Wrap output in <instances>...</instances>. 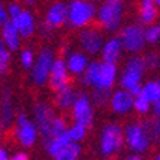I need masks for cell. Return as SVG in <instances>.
Instances as JSON below:
<instances>
[{"label": "cell", "mask_w": 160, "mask_h": 160, "mask_svg": "<svg viewBox=\"0 0 160 160\" xmlns=\"http://www.w3.org/2000/svg\"><path fill=\"white\" fill-rule=\"evenodd\" d=\"M118 63L105 62V61H89L88 67L79 77L82 85L91 89L111 91L118 78Z\"/></svg>", "instance_id": "cell-1"}, {"label": "cell", "mask_w": 160, "mask_h": 160, "mask_svg": "<svg viewBox=\"0 0 160 160\" xmlns=\"http://www.w3.org/2000/svg\"><path fill=\"white\" fill-rule=\"evenodd\" d=\"M146 72L144 58L138 53H131V56L126 61L123 69L118 72V84L121 88L136 97L140 94L143 85V77Z\"/></svg>", "instance_id": "cell-2"}, {"label": "cell", "mask_w": 160, "mask_h": 160, "mask_svg": "<svg viewBox=\"0 0 160 160\" xmlns=\"http://www.w3.org/2000/svg\"><path fill=\"white\" fill-rule=\"evenodd\" d=\"M124 20V0H101L95 12V22L105 32H118Z\"/></svg>", "instance_id": "cell-3"}, {"label": "cell", "mask_w": 160, "mask_h": 160, "mask_svg": "<svg viewBox=\"0 0 160 160\" xmlns=\"http://www.w3.org/2000/svg\"><path fill=\"white\" fill-rule=\"evenodd\" d=\"M43 143L46 154L55 160H77L82 154L81 143L72 142L68 137L67 130Z\"/></svg>", "instance_id": "cell-4"}, {"label": "cell", "mask_w": 160, "mask_h": 160, "mask_svg": "<svg viewBox=\"0 0 160 160\" xmlns=\"http://www.w3.org/2000/svg\"><path fill=\"white\" fill-rule=\"evenodd\" d=\"M97 6L89 0H72L67 4V25L71 29H82L95 20Z\"/></svg>", "instance_id": "cell-5"}, {"label": "cell", "mask_w": 160, "mask_h": 160, "mask_svg": "<svg viewBox=\"0 0 160 160\" xmlns=\"http://www.w3.org/2000/svg\"><path fill=\"white\" fill-rule=\"evenodd\" d=\"M124 147L123 127L117 123H107L100 133L98 149L102 157H112L118 154Z\"/></svg>", "instance_id": "cell-6"}, {"label": "cell", "mask_w": 160, "mask_h": 160, "mask_svg": "<svg viewBox=\"0 0 160 160\" xmlns=\"http://www.w3.org/2000/svg\"><path fill=\"white\" fill-rule=\"evenodd\" d=\"M124 134V146L131 153L144 154L152 147V140L146 131L143 123H130L123 128Z\"/></svg>", "instance_id": "cell-7"}, {"label": "cell", "mask_w": 160, "mask_h": 160, "mask_svg": "<svg viewBox=\"0 0 160 160\" xmlns=\"http://www.w3.org/2000/svg\"><path fill=\"white\" fill-rule=\"evenodd\" d=\"M15 138L23 149H32L39 140V130L35 121L25 112L16 114L15 118Z\"/></svg>", "instance_id": "cell-8"}, {"label": "cell", "mask_w": 160, "mask_h": 160, "mask_svg": "<svg viewBox=\"0 0 160 160\" xmlns=\"http://www.w3.org/2000/svg\"><path fill=\"white\" fill-rule=\"evenodd\" d=\"M118 39L121 42L124 52L138 53L144 48V28L142 23H130L118 29Z\"/></svg>", "instance_id": "cell-9"}, {"label": "cell", "mask_w": 160, "mask_h": 160, "mask_svg": "<svg viewBox=\"0 0 160 160\" xmlns=\"http://www.w3.org/2000/svg\"><path fill=\"white\" fill-rule=\"evenodd\" d=\"M53 59H55V53L49 48H43L35 56V62L30 68V79L36 87L48 85L49 71H51Z\"/></svg>", "instance_id": "cell-10"}, {"label": "cell", "mask_w": 160, "mask_h": 160, "mask_svg": "<svg viewBox=\"0 0 160 160\" xmlns=\"http://www.w3.org/2000/svg\"><path fill=\"white\" fill-rule=\"evenodd\" d=\"M95 105L92 104L91 97L85 92H78L74 104L71 107V114L74 118V123H79L82 126L91 128L95 118Z\"/></svg>", "instance_id": "cell-11"}, {"label": "cell", "mask_w": 160, "mask_h": 160, "mask_svg": "<svg viewBox=\"0 0 160 160\" xmlns=\"http://www.w3.org/2000/svg\"><path fill=\"white\" fill-rule=\"evenodd\" d=\"M104 33L100 28L95 26H85L79 29L78 43L82 52H85L88 56H95L100 53V49L104 43Z\"/></svg>", "instance_id": "cell-12"}, {"label": "cell", "mask_w": 160, "mask_h": 160, "mask_svg": "<svg viewBox=\"0 0 160 160\" xmlns=\"http://www.w3.org/2000/svg\"><path fill=\"white\" fill-rule=\"evenodd\" d=\"M133 101L134 97L127 89L120 88L116 91H111L108 105L111 108V111L117 116H127L133 111Z\"/></svg>", "instance_id": "cell-13"}, {"label": "cell", "mask_w": 160, "mask_h": 160, "mask_svg": "<svg viewBox=\"0 0 160 160\" xmlns=\"http://www.w3.org/2000/svg\"><path fill=\"white\" fill-rule=\"evenodd\" d=\"M69 78H71V75H69L68 68L65 65V59L55 56V59L52 62V67H51V71H49L48 85L55 91V89L69 84Z\"/></svg>", "instance_id": "cell-14"}, {"label": "cell", "mask_w": 160, "mask_h": 160, "mask_svg": "<svg viewBox=\"0 0 160 160\" xmlns=\"http://www.w3.org/2000/svg\"><path fill=\"white\" fill-rule=\"evenodd\" d=\"M123 46H121V42H120L118 36H112L104 39V43L100 49L101 59L105 61V62H111V63H118L121 61V56H123Z\"/></svg>", "instance_id": "cell-15"}, {"label": "cell", "mask_w": 160, "mask_h": 160, "mask_svg": "<svg viewBox=\"0 0 160 160\" xmlns=\"http://www.w3.org/2000/svg\"><path fill=\"white\" fill-rule=\"evenodd\" d=\"M63 59H65V65L68 68L69 75H74L78 78L82 75V72L85 71V68L89 63L88 55L82 51H71V52L67 53V56Z\"/></svg>", "instance_id": "cell-16"}, {"label": "cell", "mask_w": 160, "mask_h": 160, "mask_svg": "<svg viewBox=\"0 0 160 160\" xmlns=\"http://www.w3.org/2000/svg\"><path fill=\"white\" fill-rule=\"evenodd\" d=\"M10 22L15 25L16 29H18L19 33H20V36L25 38V39L33 36V33L36 32V22H35V18L28 9H22L20 13H19L18 16H15Z\"/></svg>", "instance_id": "cell-17"}, {"label": "cell", "mask_w": 160, "mask_h": 160, "mask_svg": "<svg viewBox=\"0 0 160 160\" xmlns=\"http://www.w3.org/2000/svg\"><path fill=\"white\" fill-rule=\"evenodd\" d=\"M67 22V3L63 2H55L51 4L45 15V25H48L51 29H58L63 26Z\"/></svg>", "instance_id": "cell-18"}, {"label": "cell", "mask_w": 160, "mask_h": 160, "mask_svg": "<svg viewBox=\"0 0 160 160\" xmlns=\"http://www.w3.org/2000/svg\"><path fill=\"white\" fill-rule=\"evenodd\" d=\"M77 94H78V91L71 84H67V85L55 89V95H53L55 107L62 110V111H69L75 98H77Z\"/></svg>", "instance_id": "cell-19"}, {"label": "cell", "mask_w": 160, "mask_h": 160, "mask_svg": "<svg viewBox=\"0 0 160 160\" xmlns=\"http://www.w3.org/2000/svg\"><path fill=\"white\" fill-rule=\"evenodd\" d=\"M16 118V108L12 100V94L9 89H3L0 92V120L6 127L13 126Z\"/></svg>", "instance_id": "cell-20"}, {"label": "cell", "mask_w": 160, "mask_h": 160, "mask_svg": "<svg viewBox=\"0 0 160 160\" xmlns=\"http://www.w3.org/2000/svg\"><path fill=\"white\" fill-rule=\"evenodd\" d=\"M2 29V35H0V39L3 41V43L10 49V52H15V51H19L20 49V43H22L23 38L20 36L19 30L16 29V26L9 20L4 25L0 26Z\"/></svg>", "instance_id": "cell-21"}, {"label": "cell", "mask_w": 160, "mask_h": 160, "mask_svg": "<svg viewBox=\"0 0 160 160\" xmlns=\"http://www.w3.org/2000/svg\"><path fill=\"white\" fill-rule=\"evenodd\" d=\"M55 110H53L48 102L45 101H39L33 107V121L38 126V130L41 133L45 127L51 123V120L55 117Z\"/></svg>", "instance_id": "cell-22"}, {"label": "cell", "mask_w": 160, "mask_h": 160, "mask_svg": "<svg viewBox=\"0 0 160 160\" xmlns=\"http://www.w3.org/2000/svg\"><path fill=\"white\" fill-rule=\"evenodd\" d=\"M159 10L154 0H140L138 3V20L142 25H152L156 22Z\"/></svg>", "instance_id": "cell-23"}, {"label": "cell", "mask_w": 160, "mask_h": 160, "mask_svg": "<svg viewBox=\"0 0 160 160\" xmlns=\"http://www.w3.org/2000/svg\"><path fill=\"white\" fill-rule=\"evenodd\" d=\"M67 127H68L67 120L61 116H55L51 120V123L39 133V137H42L43 142H46L49 138H52V137H55V136H58V134L63 133V131L67 130Z\"/></svg>", "instance_id": "cell-24"}, {"label": "cell", "mask_w": 160, "mask_h": 160, "mask_svg": "<svg viewBox=\"0 0 160 160\" xmlns=\"http://www.w3.org/2000/svg\"><path fill=\"white\" fill-rule=\"evenodd\" d=\"M146 131L149 134L152 144H159L160 143V117H156L152 120H143L142 121Z\"/></svg>", "instance_id": "cell-25"}, {"label": "cell", "mask_w": 160, "mask_h": 160, "mask_svg": "<svg viewBox=\"0 0 160 160\" xmlns=\"http://www.w3.org/2000/svg\"><path fill=\"white\" fill-rule=\"evenodd\" d=\"M140 95H143L144 98L150 101V102H154L156 100L160 98V82L159 81H147L142 85V91H140Z\"/></svg>", "instance_id": "cell-26"}, {"label": "cell", "mask_w": 160, "mask_h": 160, "mask_svg": "<svg viewBox=\"0 0 160 160\" xmlns=\"http://www.w3.org/2000/svg\"><path fill=\"white\" fill-rule=\"evenodd\" d=\"M67 134H68V137L71 138L72 142L81 143V142H84V140L87 138L88 127L82 126V124H79V123H74L72 126L67 127Z\"/></svg>", "instance_id": "cell-27"}, {"label": "cell", "mask_w": 160, "mask_h": 160, "mask_svg": "<svg viewBox=\"0 0 160 160\" xmlns=\"http://www.w3.org/2000/svg\"><path fill=\"white\" fill-rule=\"evenodd\" d=\"M152 110V102L143 95H136L133 101V111H136L138 116H147Z\"/></svg>", "instance_id": "cell-28"}, {"label": "cell", "mask_w": 160, "mask_h": 160, "mask_svg": "<svg viewBox=\"0 0 160 160\" xmlns=\"http://www.w3.org/2000/svg\"><path fill=\"white\" fill-rule=\"evenodd\" d=\"M10 49L3 43V41L0 39V75H4L10 68Z\"/></svg>", "instance_id": "cell-29"}, {"label": "cell", "mask_w": 160, "mask_h": 160, "mask_svg": "<svg viewBox=\"0 0 160 160\" xmlns=\"http://www.w3.org/2000/svg\"><path fill=\"white\" fill-rule=\"evenodd\" d=\"M144 39L146 43L156 45L160 42V23H152L147 25V28L144 29Z\"/></svg>", "instance_id": "cell-30"}, {"label": "cell", "mask_w": 160, "mask_h": 160, "mask_svg": "<svg viewBox=\"0 0 160 160\" xmlns=\"http://www.w3.org/2000/svg\"><path fill=\"white\" fill-rule=\"evenodd\" d=\"M111 91H102V89H92V95H91V101L95 107H104L108 104Z\"/></svg>", "instance_id": "cell-31"}, {"label": "cell", "mask_w": 160, "mask_h": 160, "mask_svg": "<svg viewBox=\"0 0 160 160\" xmlns=\"http://www.w3.org/2000/svg\"><path fill=\"white\" fill-rule=\"evenodd\" d=\"M19 61H20V65H22L25 69H30L32 65L35 62V52L32 49H22L20 51V55H19Z\"/></svg>", "instance_id": "cell-32"}, {"label": "cell", "mask_w": 160, "mask_h": 160, "mask_svg": "<svg viewBox=\"0 0 160 160\" xmlns=\"http://www.w3.org/2000/svg\"><path fill=\"white\" fill-rule=\"evenodd\" d=\"M144 58V63H146V69H157L160 67V56L157 53L152 52L147 53Z\"/></svg>", "instance_id": "cell-33"}, {"label": "cell", "mask_w": 160, "mask_h": 160, "mask_svg": "<svg viewBox=\"0 0 160 160\" xmlns=\"http://www.w3.org/2000/svg\"><path fill=\"white\" fill-rule=\"evenodd\" d=\"M22 6L19 3H16V2H12L8 6V13H9V20H12V19L15 18V16H18L19 13H20V10H22Z\"/></svg>", "instance_id": "cell-34"}, {"label": "cell", "mask_w": 160, "mask_h": 160, "mask_svg": "<svg viewBox=\"0 0 160 160\" xmlns=\"http://www.w3.org/2000/svg\"><path fill=\"white\" fill-rule=\"evenodd\" d=\"M9 22V13H8V6H4L3 3H0V26Z\"/></svg>", "instance_id": "cell-35"}, {"label": "cell", "mask_w": 160, "mask_h": 160, "mask_svg": "<svg viewBox=\"0 0 160 160\" xmlns=\"http://www.w3.org/2000/svg\"><path fill=\"white\" fill-rule=\"evenodd\" d=\"M10 159L12 160H28L29 159V154L25 150H18L13 154H10Z\"/></svg>", "instance_id": "cell-36"}, {"label": "cell", "mask_w": 160, "mask_h": 160, "mask_svg": "<svg viewBox=\"0 0 160 160\" xmlns=\"http://www.w3.org/2000/svg\"><path fill=\"white\" fill-rule=\"evenodd\" d=\"M150 111L153 112V116L160 117V98L156 100L154 102H152V110H150Z\"/></svg>", "instance_id": "cell-37"}, {"label": "cell", "mask_w": 160, "mask_h": 160, "mask_svg": "<svg viewBox=\"0 0 160 160\" xmlns=\"http://www.w3.org/2000/svg\"><path fill=\"white\" fill-rule=\"evenodd\" d=\"M10 159V153H9V150L4 147V146H2V143H0V160H9Z\"/></svg>", "instance_id": "cell-38"}, {"label": "cell", "mask_w": 160, "mask_h": 160, "mask_svg": "<svg viewBox=\"0 0 160 160\" xmlns=\"http://www.w3.org/2000/svg\"><path fill=\"white\" fill-rule=\"evenodd\" d=\"M6 128H8V127L4 126V123H3V121H2V120H0V143L3 142V137H4V131H6Z\"/></svg>", "instance_id": "cell-39"}, {"label": "cell", "mask_w": 160, "mask_h": 160, "mask_svg": "<svg viewBox=\"0 0 160 160\" xmlns=\"http://www.w3.org/2000/svg\"><path fill=\"white\" fill-rule=\"evenodd\" d=\"M127 159L128 160H142L143 156L142 154H137V153H130V154L127 156Z\"/></svg>", "instance_id": "cell-40"}, {"label": "cell", "mask_w": 160, "mask_h": 160, "mask_svg": "<svg viewBox=\"0 0 160 160\" xmlns=\"http://www.w3.org/2000/svg\"><path fill=\"white\" fill-rule=\"evenodd\" d=\"M38 0H23V3L26 4V6H33V4H36Z\"/></svg>", "instance_id": "cell-41"}, {"label": "cell", "mask_w": 160, "mask_h": 160, "mask_svg": "<svg viewBox=\"0 0 160 160\" xmlns=\"http://www.w3.org/2000/svg\"><path fill=\"white\" fill-rule=\"evenodd\" d=\"M154 3L157 4V8H160V0H154Z\"/></svg>", "instance_id": "cell-42"}, {"label": "cell", "mask_w": 160, "mask_h": 160, "mask_svg": "<svg viewBox=\"0 0 160 160\" xmlns=\"http://www.w3.org/2000/svg\"><path fill=\"white\" fill-rule=\"evenodd\" d=\"M89 2H92V3H100L101 0H89Z\"/></svg>", "instance_id": "cell-43"}, {"label": "cell", "mask_w": 160, "mask_h": 160, "mask_svg": "<svg viewBox=\"0 0 160 160\" xmlns=\"http://www.w3.org/2000/svg\"><path fill=\"white\" fill-rule=\"evenodd\" d=\"M154 159H156V160H160V154H157V156H154Z\"/></svg>", "instance_id": "cell-44"}, {"label": "cell", "mask_w": 160, "mask_h": 160, "mask_svg": "<svg viewBox=\"0 0 160 160\" xmlns=\"http://www.w3.org/2000/svg\"><path fill=\"white\" fill-rule=\"evenodd\" d=\"M159 82H160V79H159Z\"/></svg>", "instance_id": "cell-45"}]
</instances>
